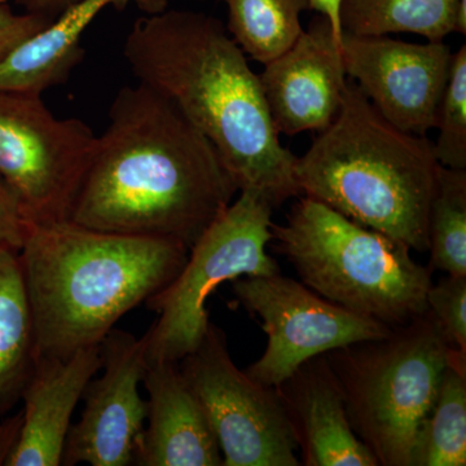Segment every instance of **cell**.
I'll use <instances>...</instances> for the list:
<instances>
[{
  "mask_svg": "<svg viewBox=\"0 0 466 466\" xmlns=\"http://www.w3.org/2000/svg\"><path fill=\"white\" fill-rule=\"evenodd\" d=\"M339 24L352 35L412 33L443 42L452 33L465 35L466 0H341Z\"/></svg>",
  "mask_w": 466,
  "mask_h": 466,
  "instance_id": "ac0fdd59",
  "label": "cell"
},
{
  "mask_svg": "<svg viewBox=\"0 0 466 466\" xmlns=\"http://www.w3.org/2000/svg\"><path fill=\"white\" fill-rule=\"evenodd\" d=\"M34 357L32 311L18 251L0 248V415L20 400Z\"/></svg>",
  "mask_w": 466,
  "mask_h": 466,
  "instance_id": "d6986e66",
  "label": "cell"
},
{
  "mask_svg": "<svg viewBox=\"0 0 466 466\" xmlns=\"http://www.w3.org/2000/svg\"><path fill=\"white\" fill-rule=\"evenodd\" d=\"M275 390L296 438L300 465L379 466L350 425L341 389L325 354L303 363Z\"/></svg>",
  "mask_w": 466,
  "mask_h": 466,
  "instance_id": "5bb4252c",
  "label": "cell"
},
{
  "mask_svg": "<svg viewBox=\"0 0 466 466\" xmlns=\"http://www.w3.org/2000/svg\"><path fill=\"white\" fill-rule=\"evenodd\" d=\"M29 226L20 195L0 174V248L20 251Z\"/></svg>",
  "mask_w": 466,
  "mask_h": 466,
  "instance_id": "d4e9b609",
  "label": "cell"
},
{
  "mask_svg": "<svg viewBox=\"0 0 466 466\" xmlns=\"http://www.w3.org/2000/svg\"><path fill=\"white\" fill-rule=\"evenodd\" d=\"M101 346L99 379L86 388L81 419L70 426L63 464H133L135 447L148 416V400L139 392L147 370L146 343L124 330L106 334Z\"/></svg>",
  "mask_w": 466,
  "mask_h": 466,
  "instance_id": "7c38bea8",
  "label": "cell"
},
{
  "mask_svg": "<svg viewBox=\"0 0 466 466\" xmlns=\"http://www.w3.org/2000/svg\"><path fill=\"white\" fill-rule=\"evenodd\" d=\"M149 424L135 447L139 466H219L222 451L200 400L177 363L147 364Z\"/></svg>",
  "mask_w": 466,
  "mask_h": 466,
  "instance_id": "2e32d148",
  "label": "cell"
},
{
  "mask_svg": "<svg viewBox=\"0 0 466 466\" xmlns=\"http://www.w3.org/2000/svg\"><path fill=\"white\" fill-rule=\"evenodd\" d=\"M426 306L451 348L466 354V276L447 275L440 283L431 284Z\"/></svg>",
  "mask_w": 466,
  "mask_h": 466,
  "instance_id": "cb8c5ba5",
  "label": "cell"
},
{
  "mask_svg": "<svg viewBox=\"0 0 466 466\" xmlns=\"http://www.w3.org/2000/svg\"><path fill=\"white\" fill-rule=\"evenodd\" d=\"M341 55L348 78L386 121L419 137L437 127L453 57L444 42L342 33Z\"/></svg>",
  "mask_w": 466,
  "mask_h": 466,
  "instance_id": "8fae6325",
  "label": "cell"
},
{
  "mask_svg": "<svg viewBox=\"0 0 466 466\" xmlns=\"http://www.w3.org/2000/svg\"><path fill=\"white\" fill-rule=\"evenodd\" d=\"M96 139L81 119L52 115L42 95L0 91V174L30 225L69 220Z\"/></svg>",
  "mask_w": 466,
  "mask_h": 466,
  "instance_id": "ba28073f",
  "label": "cell"
},
{
  "mask_svg": "<svg viewBox=\"0 0 466 466\" xmlns=\"http://www.w3.org/2000/svg\"><path fill=\"white\" fill-rule=\"evenodd\" d=\"M134 3L147 15L167 9L168 0H78L43 32L27 39L0 61V91L42 95L66 84L85 56L82 34L103 9Z\"/></svg>",
  "mask_w": 466,
  "mask_h": 466,
  "instance_id": "e0dca14e",
  "label": "cell"
},
{
  "mask_svg": "<svg viewBox=\"0 0 466 466\" xmlns=\"http://www.w3.org/2000/svg\"><path fill=\"white\" fill-rule=\"evenodd\" d=\"M440 170L433 142L386 121L348 78L341 110L294 174L303 195L424 253Z\"/></svg>",
  "mask_w": 466,
  "mask_h": 466,
  "instance_id": "277c9868",
  "label": "cell"
},
{
  "mask_svg": "<svg viewBox=\"0 0 466 466\" xmlns=\"http://www.w3.org/2000/svg\"><path fill=\"white\" fill-rule=\"evenodd\" d=\"M259 79L279 134L320 133L332 124L345 100L348 76L329 21L318 14L284 54L265 64Z\"/></svg>",
  "mask_w": 466,
  "mask_h": 466,
  "instance_id": "4fadbf2b",
  "label": "cell"
},
{
  "mask_svg": "<svg viewBox=\"0 0 466 466\" xmlns=\"http://www.w3.org/2000/svg\"><path fill=\"white\" fill-rule=\"evenodd\" d=\"M101 368V346L67 358L39 359L24 386L23 428L7 466L63 465L76 404Z\"/></svg>",
  "mask_w": 466,
  "mask_h": 466,
  "instance_id": "9a60e30c",
  "label": "cell"
},
{
  "mask_svg": "<svg viewBox=\"0 0 466 466\" xmlns=\"http://www.w3.org/2000/svg\"><path fill=\"white\" fill-rule=\"evenodd\" d=\"M7 0H0V3H5Z\"/></svg>",
  "mask_w": 466,
  "mask_h": 466,
  "instance_id": "f546056e",
  "label": "cell"
},
{
  "mask_svg": "<svg viewBox=\"0 0 466 466\" xmlns=\"http://www.w3.org/2000/svg\"><path fill=\"white\" fill-rule=\"evenodd\" d=\"M188 248L70 220L30 225L18 251L32 311L34 363L100 345L116 321L164 290Z\"/></svg>",
  "mask_w": 466,
  "mask_h": 466,
  "instance_id": "3957f363",
  "label": "cell"
},
{
  "mask_svg": "<svg viewBox=\"0 0 466 466\" xmlns=\"http://www.w3.org/2000/svg\"><path fill=\"white\" fill-rule=\"evenodd\" d=\"M275 250L319 296L389 327L428 309L431 268L403 242L368 228L314 198H300L284 225H271Z\"/></svg>",
  "mask_w": 466,
  "mask_h": 466,
  "instance_id": "5b68a950",
  "label": "cell"
},
{
  "mask_svg": "<svg viewBox=\"0 0 466 466\" xmlns=\"http://www.w3.org/2000/svg\"><path fill=\"white\" fill-rule=\"evenodd\" d=\"M466 464V354L451 349L440 391L420 426L410 466Z\"/></svg>",
  "mask_w": 466,
  "mask_h": 466,
  "instance_id": "ffe728a7",
  "label": "cell"
},
{
  "mask_svg": "<svg viewBox=\"0 0 466 466\" xmlns=\"http://www.w3.org/2000/svg\"><path fill=\"white\" fill-rule=\"evenodd\" d=\"M213 143L142 84L116 92L70 222L191 249L238 192Z\"/></svg>",
  "mask_w": 466,
  "mask_h": 466,
  "instance_id": "6da1fadb",
  "label": "cell"
},
{
  "mask_svg": "<svg viewBox=\"0 0 466 466\" xmlns=\"http://www.w3.org/2000/svg\"><path fill=\"white\" fill-rule=\"evenodd\" d=\"M198 2H205V0H198Z\"/></svg>",
  "mask_w": 466,
  "mask_h": 466,
  "instance_id": "4dcf8cb0",
  "label": "cell"
},
{
  "mask_svg": "<svg viewBox=\"0 0 466 466\" xmlns=\"http://www.w3.org/2000/svg\"><path fill=\"white\" fill-rule=\"evenodd\" d=\"M26 14L47 18L51 23L78 0H15Z\"/></svg>",
  "mask_w": 466,
  "mask_h": 466,
  "instance_id": "83f0119b",
  "label": "cell"
},
{
  "mask_svg": "<svg viewBox=\"0 0 466 466\" xmlns=\"http://www.w3.org/2000/svg\"><path fill=\"white\" fill-rule=\"evenodd\" d=\"M435 158L441 167L466 170V46L453 54L438 112Z\"/></svg>",
  "mask_w": 466,
  "mask_h": 466,
  "instance_id": "603a6c76",
  "label": "cell"
},
{
  "mask_svg": "<svg viewBox=\"0 0 466 466\" xmlns=\"http://www.w3.org/2000/svg\"><path fill=\"white\" fill-rule=\"evenodd\" d=\"M233 294L262 321L268 342L247 370L263 385H280L309 359L361 341L382 339L392 327L339 308L303 283L280 274L247 276Z\"/></svg>",
  "mask_w": 466,
  "mask_h": 466,
  "instance_id": "30bf717a",
  "label": "cell"
},
{
  "mask_svg": "<svg viewBox=\"0 0 466 466\" xmlns=\"http://www.w3.org/2000/svg\"><path fill=\"white\" fill-rule=\"evenodd\" d=\"M274 208L259 193L241 191L189 249L173 283L147 300L158 314L143 336L147 364L179 363L200 346L211 323L207 302L219 285L241 276L280 274L266 251Z\"/></svg>",
  "mask_w": 466,
  "mask_h": 466,
  "instance_id": "52a82bcc",
  "label": "cell"
},
{
  "mask_svg": "<svg viewBox=\"0 0 466 466\" xmlns=\"http://www.w3.org/2000/svg\"><path fill=\"white\" fill-rule=\"evenodd\" d=\"M428 233L431 268L466 276V170L441 165Z\"/></svg>",
  "mask_w": 466,
  "mask_h": 466,
  "instance_id": "7402d4cb",
  "label": "cell"
},
{
  "mask_svg": "<svg viewBox=\"0 0 466 466\" xmlns=\"http://www.w3.org/2000/svg\"><path fill=\"white\" fill-rule=\"evenodd\" d=\"M451 349L426 309L382 339L325 354L350 425L379 466H410L416 435L437 400Z\"/></svg>",
  "mask_w": 466,
  "mask_h": 466,
  "instance_id": "8992f818",
  "label": "cell"
},
{
  "mask_svg": "<svg viewBox=\"0 0 466 466\" xmlns=\"http://www.w3.org/2000/svg\"><path fill=\"white\" fill-rule=\"evenodd\" d=\"M339 3L341 0H309V9H314L329 21L334 38L341 46L342 29L341 24H339Z\"/></svg>",
  "mask_w": 466,
  "mask_h": 466,
  "instance_id": "f1b7e54d",
  "label": "cell"
},
{
  "mask_svg": "<svg viewBox=\"0 0 466 466\" xmlns=\"http://www.w3.org/2000/svg\"><path fill=\"white\" fill-rule=\"evenodd\" d=\"M228 8L227 30L245 55L265 64L303 33L300 15L309 0H219Z\"/></svg>",
  "mask_w": 466,
  "mask_h": 466,
  "instance_id": "44dd1931",
  "label": "cell"
},
{
  "mask_svg": "<svg viewBox=\"0 0 466 466\" xmlns=\"http://www.w3.org/2000/svg\"><path fill=\"white\" fill-rule=\"evenodd\" d=\"M180 372L207 412L223 466H299L296 438L275 388L233 363L226 334L210 323Z\"/></svg>",
  "mask_w": 466,
  "mask_h": 466,
  "instance_id": "9c48e42d",
  "label": "cell"
},
{
  "mask_svg": "<svg viewBox=\"0 0 466 466\" xmlns=\"http://www.w3.org/2000/svg\"><path fill=\"white\" fill-rule=\"evenodd\" d=\"M124 56L137 84L173 101L213 143L238 191L274 208L302 195L259 76L222 21L186 9L147 15L128 32Z\"/></svg>",
  "mask_w": 466,
  "mask_h": 466,
  "instance_id": "7a4b0ae2",
  "label": "cell"
},
{
  "mask_svg": "<svg viewBox=\"0 0 466 466\" xmlns=\"http://www.w3.org/2000/svg\"><path fill=\"white\" fill-rule=\"evenodd\" d=\"M23 428V410L0 422V466H7L8 460L16 450Z\"/></svg>",
  "mask_w": 466,
  "mask_h": 466,
  "instance_id": "4316f807",
  "label": "cell"
},
{
  "mask_svg": "<svg viewBox=\"0 0 466 466\" xmlns=\"http://www.w3.org/2000/svg\"><path fill=\"white\" fill-rule=\"evenodd\" d=\"M51 21L35 15L16 14L5 3H0V61L16 50L27 39L43 32Z\"/></svg>",
  "mask_w": 466,
  "mask_h": 466,
  "instance_id": "484cf974",
  "label": "cell"
}]
</instances>
